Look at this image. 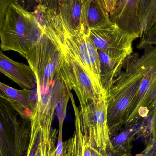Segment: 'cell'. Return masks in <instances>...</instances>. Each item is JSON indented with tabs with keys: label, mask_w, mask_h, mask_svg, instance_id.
Returning <instances> with one entry per match:
<instances>
[{
	"label": "cell",
	"mask_w": 156,
	"mask_h": 156,
	"mask_svg": "<svg viewBox=\"0 0 156 156\" xmlns=\"http://www.w3.org/2000/svg\"><path fill=\"white\" fill-rule=\"evenodd\" d=\"M140 56L138 53H133L125 59L106 91L111 137L126 125L129 110L144 77Z\"/></svg>",
	"instance_id": "1"
},
{
	"label": "cell",
	"mask_w": 156,
	"mask_h": 156,
	"mask_svg": "<svg viewBox=\"0 0 156 156\" xmlns=\"http://www.w3.org/2000/svg\"><path fill=\"white\" fill-rule=\"evenodd\" d=\"M43 35V28L34 13L12 3L0 29V48L2 51L18 53L27 60Z\"/></svg>",
	"instance_id": "2"
},
{
	"label": "cell",
	"mask_w": 156,
	"mask_h": 156,
	"mask_svg": "<svg viewBox=\"0 0 156 156\" xmlns=\"http://www.w3.org/2000/svg\"><path fill=\"white\" fill-rule=\"evenodd\" d=\"M30 131L31 119L22 117L0 97V156H26Z\"/></svg>",
	"instance_id": "3"
},
{
	"label": "cell",
	"mask_w": 156,
	"mask_h": 156,
	"mask_svg": "<svg viewBox=\"0 0 156 156\" xmlns=\"http://www.w3.org/2000/svg\"><path fill=\"white\" fill-rule=\"evenodd\" d=\"M142 49L140 59L144 77L129 110L126 126L150 117L156 101V45L147 46Z\"/></svg>",
	"instance_id": "4"
},
{
	"label": "cell",
	"mask_w": 156,
	"mask_h": 156,
	"mask_svg": "<svg viewBox=\"0 0 156 156\" xmlns=\"http://www.w3.org/2000/svg\"><path fill=\"white\" fill-rule=\"evenodd\" d=\"M83 133L88 136L93 147L102 154L112 155V147L107 119L106 91L95 101L80 105Z\"/></svg>",
	"instance_id": "5"
},
{
	"label": "cell",
	"mask_w": 156,
	"mask_h": 156,
	"mask_svg": "<svg viewBox=\"0 0 156 156\" xmlns=\"http://www.w3.org/2000/svg\"><path fill=\"white\" fill-rule=\"evenodd\" d=\"M62 25L66 43L80 59L91 81L96 94L99 97L105 91L101 81L98 50L84 27L79 30H73L68 27L63 21Z\"/></svg>",
	"instance_id": "6"
},
{
	"label": "cell",
	"mask_w": 156,
	"mask_h": 156,
	"mask_svg": "<svg viewBox=\"0 0 156 156\" xmlns=\"http://www.w3.org/2000/svg\"><path fill=\"white\" fill-rule=\"evenodd\" d=\"M89 37L97 50L133 52V44L139 38L136 35L122 30L114 23L109 25L89 29Z\"/></svg>",
	"instance_id": "7"
},
{
	"label": "cell",
	"mask_w": 156,
	"mask_h": 156,
	"mask_svg": "<svg viewBox=\"0 0 156 156\" xmlns=\"http://www.w3.org/2000/svg\"><path fill=\"white\" fill-rule=\"evenodd\" d=\"M0 72L23 89L33 90L36 88L35 76L30 66L11 59L1 49Z\"/></svg>",
	"instance_id": "8"
},
{
	"label": "cell",
	"mask_w": 156,
	"mask_h": 156,
	"mask_svg": "<svg viewBox=\"0 0 156 156\" xmlns=\"http://www.w3.org/2000/svg\"><path fill=\"white\" fill-rule=\"evenodd\" d=\"M140 0H122L113 12L110 15L112 22L122 30L142 38L138 11Z\"/></svg>",
	"instance_id": "9"
},
{
	"label": "cell",
	"mask_w": 156,
	"mask_h": 156,
	"mask_svg": "<svg viewBox=\"0 0 156 156\" xmlns=\"http://www.w3.org/2000/svg\"><path fill=\"white\" fill-rule=\"evenodd\" d=\"M73 79V88L80 105L95 101L98 97L90 78L83 69L80 61L72 55L69 58Z\"/></svg>",
	"instance_id": "10"
},
{
	"label": "cell",
	"mask_w": 156,
	"mask_h": 156,
	"mask_svg": "<svg viewBox=\"0 0 156 156\" xmlns=\"http://www.w3.org/2000/svg\"><path fill=\"white\" fill-rule=\"evenodd\" d=\"M0 90L22 117L31 119L37 102V95L34 90H17L0 82Z\"/></svg>",
	"instance_id": "11"
},
{
	"label": "cell",
	"mask_w": 156,
	"mask_h": 156,
	"mask_svg": "<svg viewBox=\"0 0 156 156\" xmlns=\"http://www.w3.org/2000/svg\"><path fill=\"white\" fill-rule=\"evenodd\" d=\"M143 119L129 125L126 126L122 130L111 138L113 156H120L125 154H131L133 142L136 136L142 135L149 126Z\"/></svg>",
	"instance_id": "12"
},
{
	"label": "cell",
	"mask_w": 156,
	"mask_h": 156,
	"mask_svg": "<svg viewBox=\"0 0 156 156\" xmlns=\"http://www.w3.org/2000/svg\"><path fill=\"white\" fill-rule=\"evenodd\" d=\"M58 131L43 126L34 120L31 121L30 141L26 156H36L41 148L55 152Z\"/></svg>",
	"instance_id": "13"
},
{
	"label": "cell",
	"mask_w": 156,
	"mask_h": 156,
	"mask_svg": "<svg viewBox=\"0 0 156 156\" xmlns=\"http://www.w3.org/2000/svg\"><path fill=\"white\" fill-rule=\"evenodd\" d=\"M98 52L100 59L101 81L103 88L106 91L125 59L133 52L100 50H98Z\"/></svg>",
	"instance_id": "14"
},
{
	"label": "cell",
	"mask_w": 156,
	"mask_h": 156,
	"mask_svg": "<svg viewBox=\"0 0 156 156\" xmlns=\"http://www.w3.org/2000/svg\"><path fill=\"white\" fill-rule=\"evenodd\" d=\"M82 23L88 32L89 29L106 26L113 22L101 0H83Z\"/></svg>",
	"instance_id": "15"
},
{
	"label": "cell",
	"mask_w": 156,
	"mask_h": 156,
	"mask_svg": "<svg viewBox=\"0 0 156 156\" xmlns=\"http://www.w3.org/2000/svg\"><path fill=\"white\" fill-rule=\"evenodd\" d=\"M75 114V130L71 138L63 142L64 156H83V133L80 108L76 104L71 91L69 92Z\"/></svg>",
	"instance_id": "16"
},
{
	"label": "cell",
	"mask_w": 156,
	"mask_h": 156,
	"mask_svg": "<svg viewBox=\"0 0 156 156\" xmlns=\"http://www.w3.org/2000/svg\"><path fill=\"white\" fill-rule=\"evenodd\" d=\"M83 3V0H72L62 5L55 12L68 27L79 30L83 27L82 23Z\"/></svg>",
	"instance_id": "17"
},
{
	"label": "cell",
	"mask_w": 156,
	"mask_h": 156,
	"mask_svg": "<svg viewBox=\"0 0 156 156\" xmlns=\"http://www.w3.org/2000/svg\"><path fill=\"white\" fill-rule=\"evenodd\" d=\"M138 15L143 36L152 27L156 18V0H140Z\"/></svg>",
	"instance_id": "18"
},
{
	"label": "cell",
	"mask_w": 156,
	"mask_h": 156,
	"mask_svg": "<svg viewBox=\"0 0 156 156\" xmlns=\"http://www.w3.org/2000/svg\"><path fill=\"white\" fill-rule=\"evenodd\" d=\"M69 94L67 90L58 100L56 104L55 111L59 122V131H63L64 122L66 115L68 102L69 100Z\"/></svg>",
	"instance_id": "19"
},
{
	"label": "cell",
	"mask_w": 156,
	"mask_h": 156,
	"mask_svg": "<svg viewBox=\"0 0 156 156\" xmlns=\"http://www.w3.org/2000/svg\"><path fill=\"white\" fill-rule=\"evenodd\" d=\"M156 45V18L153 25L142 37L138 44V49H142L148 45Z\"/></svg>",
	"instance_id": "20"
},
{
	"label": "cell",
	"mask_w": 156,
	"mask_h": 156,
	"mask_svg": "<svg viewBox=\"0 0 156 156\" xmlns=\"http://www.w3.org/2000/svg\"><path fill=\"white\" fill-rule=\"evenodd\" d=\"M29 12H33L39 5L44 4V0H13Z\"/></svg>",
	"instance_id": "21"
},
{
	"label": "cell",
	"mask_w": 156,
	"mask_h": 156,
	"mask_svg": "<svg viewBox=\"0 0 156 156\" xmlns=\"http://www.w3.org/2000/svg\"><path fill=\"white\" fill-rule=\"evenodd\" d=\"M13 0H0V29L2 27L8 9Z\"/></svg>",
	"instance_id": "22"
},
{
	"label": "cell",
	"mask_w": 156,
	"mask_h": 156,
	"mask_svg": "<svg viewBox=\"0 0 156 156\" xmlns=\"http://www.w3.org/2000/svg\"><path fill=\"white\" fill-rule=\"evenodd\" d=\"M156 155V139H151L148 142L144 150L137 156H153Z\"/></svg>",
	"instance_id": "23"
},
{
	"label": "cell",
	"mask_w": 156,
	"mask_h": 156,
	"mask_svg": "<svg viewBox=\"0 0 156 156\" xmlns=\"http://www.w3.org/2000/svg\"><path fill=\"white\" fill-rule=\"evenodd\" d=\"M72 0H44V4L50 10L56 12L62 5L69 2Z\"/></svg>",
	"instance_id": "24"
},
{
	"label": "cell",
	"mask_w": 156,
	"mask_h": 156,
	"mask_svg": "<svg viewBox=\"0 0 156 156\" xmlns=\"http://www.w3.org/2000/svg\"><path fill=\"white\" fill-rule=\"evenodd\" d=\"M149 128L152 138L151 139H156V101L151 113L149 121Z\"/></svg>",
	"instance_id": "25"
},
{
	"label": "cell",
	"mask_w": 156,
	"mask_h": 156,
	"mask_svg": "<svg viewBox=\"0 0 156 156\" xmlns=\"http://www.w3.org/2000/svg\"><path fill=\"white\" fill-rule=\"evenodd\" d=\"M101 1L106 11L111 15L120 5L122 0H101Z\"/></svg>",
	"instance_id": "26"
},
{
	"label": "cell",
	"mask_w": 156,
	"mask_h": 156,
	"mask_svg": "<svg viewBox=\"0 0 156 156\" xmlns=\"http://www.w3.org/2000/svg\"><path fill=\"white\" fill-rule=\"evenodd\" d=\"M54 156H64L63 154V131H58L57 143Z\"/></svg>",
	"instance_id": "27"
},
{
	"label": "cell",
	"mask_w": 156,
	"mask_h": 156,
	"mask_svg": "<svg viewBox=\"0 0 156 156\" xmlns=\"http://www.w3.org/2000/svg\"><path fill=\"white\" fill-rule=\"evenodd\" d=\"M83 156H91L90 150V146L91 144L88 136L85 133H83Z\"/></svg>",
	"instance_id": "28"
},
{
	"label": "cell",
	"mask_w": 156,
	"mask_h": 156,
	"mask_svg": "<svg viewBox=\"0 0 156 156\" xmlns=\"http://www.w3.org/2000/svg\"><path fill=\"white\" fill-rule=\"evenodd\" d=\"M90 150L91 156H105V155H106L102 154L98 149L93 147L91 145L90 146Z\"/></svg>",
	"instance_id": "29"
},
{
	"label": "cell",
	"mask_w": 156,
	"mask_h": 156,
	"mask_svg": "<svg viewBox=\"0 0 156 156\" xmlns=\"http://www.w3.org/2000/svg\"><path fill=\"white\" fill-rule=\"evenodd\" d=\"M0 97H2V98H4V99H5V100H7V101H9V99L3 93L1 90H0ZM10 102V101H9Z\"/></svg>",
	"instance_id": "30"
},
{
	"label": "cell",
	"mask_w": 156,
	"mask_h": 156,
	"mask_svg": "<svg viewBox=\"0 0 156 156\" xmlns=\"http://www.w3.org/2000/svg\"><path fill=\"white\" fill-rule=\"evenodd\" d=\"M105 156H113L112 155L110 154H106L105 155ZM120 156H133L132 155V154H125L122 155H121Z\"/></svg>",
	"instance_id": "31"
},
{
	"label": "cell",
	"mask_w": 156,
	"mask_h": 156,
	"mask_svg": "<svg viewBox=\"0 0 156 156\" xmlns=\"http://www.w3.org/2000/svg\"><path fill=\"white\" fill-rule=\"evenodd\" d=\"M36 81H39L36 80ZM56 81V80L50 82H55ZM39 82H42V81H39ZM45 83H49V82H45Z\"/></svg>",
	"instance_id": "32"
},
{
	"label": "cell",
	"mask_w": 156,
	"mask_h": 156,
	"mask_svg": "<svg viewBox=\"0 0 156 156\" xmlns=\"http://www.w3.org/2000/svg\"><path fill=\"white\" fill-rule=\"evenodd\" d=\"M153 156H156V155H155Z\"/></svg>",
	"instance_id": "33"
}]
</instances>
